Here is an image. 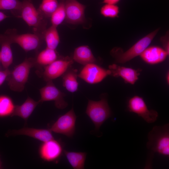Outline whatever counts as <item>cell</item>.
Instances as JSON below:
<instances>
[{
	"mask_svg": "<svg viewBox=\"0 0 169 169\" xmlns=\"http://www.w3.org/2000/svg\"><path fill=\"white\" fill-rule=\"evenodd\" d=\"M77 70L69 68L63 74V85L69 91L73 93L78 89Z\"/></svg>",
	"mask_w": 169,
	"mask_h": 169,
	"instance_id": "cell-20",
	"label": "cell"
},
{
	"mask_svg": "<svg viewBox=\"0 0 169 169\" xmlns=\"http://www.w3.org/2000/svg\"><path fill=\"white\" fill-rule=\"evenodd\" d=\"M22 5V2L18 0H0V10L17 11L19 13V16Z\"/></svg>",
	"mask_w": 169,
	"mask_h": 169,
	"instance_id": "cell-27",
	"label": "cell"
},
{
	"mask_svg": "<svg viewBox=\"0 0 169 169\" xmlns=\"http://www.w3.org/2000/svg\"><path fill=\"white\" fill-rule=\"evenodd\" d=\"M168 55L163 49L157 46H151L147 48L140 56L145 62L154 64L162 62Z\"/></svg>",
	"mask_w": 169,
	"mask_h": 169,
	"instance_id": "cell-16",
	"label": "cell"
},
{
	"mask_svg": "<svg viewBox=\"0 0 169 169\" xmlns=\"http://www.w3.org/2000/svg\"><path fill=\"white\" fill-rule=\"evenodd\" d=\"M72 59L76 62L84 65L95 63L96 62L91 49L87 45L81 46L75 48Z\"/></svg>",
	"mask_w": 169,
	"mask_h": 169,
	"instance_id": "cell-18",
	"label": "cell"
},
{
	"mask_svg": "<svg viewBox=\"0 0 169 169\" xmlns=\"http://www.w3.org/2000/svg\"><path fill=\"white\" fill-rule=\"evenodd\" d=\"M1 62V55H0V62Z\"/></svg>",
	"mask_w": 169,
	"mask_h": 169,
	"instance_id": "cell-35",
	"label": "cell"
},
{
	"mask_svg": "<svg viewBox=\"0 0 169 169\" xmlns=\"http://www.w3.org/2000/svg\"><path fill=\"white\" fill-rule=\"evenodd\" d=\"M2 168V163L1 161V160L0 159V169H1Z\"/></svg>",
	"mask_w": 169,
	"mask_h": 169,
	"instance_id": "cell-34",
	"label": "cell"
},
{
	"mask_svg": "<svg viewBox=\"0 0 169 169\" xmlns=\"http://www.w3.org/2000/svg\"><path fill=\"white\" fill-rule=\"evenodd\" d=\"M36 65L35 59L30 58L16 66L7 79L10 89L14 91H22L28 80L31 69Z\"/></svg>",
	"mask_w": 169,
	"mask_h": 169,
	"instance_id": "cell-3",
	"label": "cell"
},
{
	"mask_svg": "<svg viewBox=\"0 0 169 169\" xmlns=\"http://www.w3.org/2000/svg\"><path fill=\"white\" fill-rule=\"evenodd\" d=\"M19 17L28 26L33 28L35 33L44 38L47 24L46 18L36 9L30 0H23L22 2Z\"/></svg>",
	"mask_w": 169,
	"mask_h": 169,
	"instance_id": "cell-4",
	"label": "cell"
},
{
	"mask_svg": "<svg viewBox=\"0 0 169 169\" xmlns=\"http://www.w3.org/2000/svg\"><path fill=\"white\" fill-rule=\"evenodd\" d=\"M57 28L52 25L45 30L44 35L46 47L55 50L60 42L59 35Z\"/></svg>",
	"mask_w": 169,
	"mask_h": 169,
	"instance_id": "cell-23",
	"label": "cell"
},
{
	"mask_svg": "<svg viewBox=\"0 0 169 169\" xmlns=\"http://www.w3.org/2000/svg\"><path fill=\"white\" fill-rule=\"evenodd\" d=\"M110 75L109 69L106 70L95 63H90L84 65L78 77L89 84H95L101 82Z\"/></svg>",
	"mask_w": 169,
	"mask_h": 169,
	"instance_id": "cell-12",
	"label": "cell"
},
{
	"mask_svg": "<svg viewBox=\"0 0 169 169\" xmlns=\"http://www.w3.org/2000/svg\"><path fill=\"white\" fill-rule=\"evenodd\" d=\"M63 151L61 143L54 139L43 142L39 149L41 158L48 162H57L61 156Z\"/></svg>",
	"mask_w": 169,
	"mask_h": 169,
	"instance_id": "cell-13",
	"label": "cell"
},
{
	"mask_svg": "<svg viewBox=\"0 0 169 169\" xmlns=\"http://www.w3.org/2000/svg\"><path fill=\"white\" fill-rule=\"evenodd\" d=\"M166 77V80L167 82V84H169V72L167 73Z\"/></svg>",
	"mask_w": 169,
	"mask_h": 169,
	"instance_id": "cell-33",
	"label": "cell"
},
{
	"mask_svg": "<svg viewBox=\"0 0 169 169\" xmlns=\"http://www.w3.org/2000/svg\"><path fill=\"white\" fill-rule=\"evenodd\" d=\"M11 72L8 68L4 69L3 70H0V86L7 79Z\"/></svg>",
	"mask_w": 169,
	"mask_h": 169,
	"instance_id": "cell-30",
	"label": "cell"
},
{
	"mask_svg": "<svg viewBox=\"0 0 169 169\" xmlns=\"http://www.w3.org/2000/svg\"><path fill=\"white\" fill-rule=\"evenodd\" d=\"M86 113L94 124L96 130L112 115L107 100L105 98L98 101L89 100Z\"/></svg>",
	"mask_w": 169,
	"mask_h": 169,
	"instance_id": "cell-5",
	"label": "cell"
},
{
	"mask_svg": "<svg viewBox=\"0 0 169 169\" xmlns=\"http://www.w3.org/2000/svg\"><path fill=\"white\" fill-rule=\"evenodd\" d=\"M74 63L69 56L62 57L44 66L42 75L46 81L52 80L63 75Z\"/></svg>",
	"mask_w": 169,
	"mask_h": 169,
	"instance_id": "cell-9",
	"label": "cell"
},
{
	"mask_svg": "<svg viewBox=\"0 0 169 169\" xmlns=\"http://www.w3.org/2000/svg\"><path fill=\"white\" fill-rule=\"evenodd\" d=\"M8 17V16L0 11V22L2 21Z\"/></svg>",
	"mask_w": 169,
	"mask_h": 169,
	"instance_id": "cell-32",
	"label": "cell"
},
{
	"mask_svg": "<svg viewBox=\"0 0 169 169\" xmlns=\"http://www.w3.org/2000/svg\"><path fill=\"white\" fill-rule=\"evenodd\" d=\"M47 82L46 85L39 90L40 95L39 102L54 101L55 105L57 108L63 109L66 108L68 104L64 99L65 94L55 85L52 80Z\"/></svg>",
	"mask_w": 169,
	"mask_h": 169,
	"instance_id": "cell-10",
	"label": "cell"
},
{
	"mask_svg": "<svg viewBox=\"0 0 169 169\" xmlns=\"http://www.w3.org/2000/svg\"><path fill=\"white\" fill-rule=\"evenodd\" d=\"M58 59V55L55 50L46 47L38 54L35 59L36 64L44 67Z\"/></svg>",
	"mask_w": 169,
	"mask_h": 169,
	"instance_id": "cell-22",
	"label": "cell"
},
{
	"mask_svg": "<svg viewBox=\"0 0 169 169\" xmlns=\"http://www.w3.org/2000/svg\"><path fill=\"white\" fill-rule=\"evenodd\" d=\"M59 4L57 0H42L38 10L45 18L50 17Z\"/></svg>",
	"mask_w": 169,
	"mask_h": 169,
	"instance_id": "cell-26",
	"label": "cell"
},
{
	"mask_svg": "<svg viewBox=\"0 0 169 169\" xmlns=\"http://www.w3.org/2000/svg\"><path fill=\"white\" fill-rule=\"evenodd\" d=\"M64 152L69 163L73 168L83 169L84 168L86 153L64 151Z\"/></svg>",
	"mask_w": 169,
	"mask_h": 169,
	"instance_id": "cell-21",
	"label": "cell"
},
{
	"mask_svg": "<svg viewBox=\"0 0 169 169\" xmlns=\"http://www.w3.org/2000/svg\"><path fill=\"white\" fill-rule=\"evenodd\" d=\"M65 20L73 24H82L85 20V6L77 0H65Z\"/></svg>",
	"mask_w": 169,
	"mask_h": 169,
	"instance_id": "cell-11",
	"label": "cell"
},
{
	"mask_svg": "<svg viewBox=\"0 0 169 169\" xmlns=\"http://www.w3.org/2000/svg\"><path fill=\"white\" fill-rule=\"evenodd\" d=\"M147 148L152 153L169 156V124L155 126L148 134Z\"/></svg>",
	"mask_w": 169,
	"mask_h": 169,
	"instance_id": "cell-1",
	"label": "cell"
},
{
	"mask_svg": "<svg viewBox=\"0 0 169 169\" xmlns=\"http://www.w3.org/2000/svg\"><path fill=\"white\" fill-rule=\"evenodd\" d=\"M159 29L157 28L143 37L125 52L120 48H114L110 51L111 55L118 63H124L129 61L140 55L148 47Z\"/></svg>",
	"mask_w": 169,
	"mask_h": 169,
	"instance_id": "cell-2",
	"label": "cell"
},
{
	"mask_svg": "<svg viewBox=\"0 0 169 169\" xmlns=\"http://www.w3.org/2000/svg\"><path fill=\"white\" fill-rule=\"evenodd\" d=\"M119 8L116 5L105 4L100 8V14L106 18H115L118 17Z\"/></svg>",
	"mask_w": 169,
	"mask_h": 169,
	"instance_id": "cell-28",
	"label": "cell"
},
{
	"mask_svg": "<svg viewBox=\"0 0 169 169\" xmlns=\"http://www.w3.org/2000/svg\"><path fill=\"white\" fill-rule=\"evenodd\" d=\"M12 44L0 34L1 62L4 69L8 68L13 62V55L11 45Z\"/></svg>",
	"mask_w": 169,
	"mask_h": 169,
	"instance_id": "cell-19",
	"label": "cell"
},
{
	"mask_svg": "<svg viewBox=\"0 0 169 169\" xmlns=\"http://www.w3.org/2000/svg\"><path fill=\"white\" fill-rule=\"evenodd\" d=\"M12 44L16 43L26 52L38 49L40 45L41 38L35 33L18 34L14 29H8L3 34Z\"/></svg>",
	"mask_w": 169,
	"mask_h": 169,
	"instance_id": "cell-6",
	"label": "cell"
},
{
	"mask_svg": "<svg viewBox=\"0 0 169 169\" xmlns=\"http://www.w3.org/2000/svg\"><path fill=\"white\" fill-rule=\"evenodd\" d=\"M169 33L167 32L166 34L161 37L160 40L163 47V49L169 54Z\"/></svg>",
	"mask_w": 169,
	"mask_h": 169,
	"instance_id": "cell-29",
	"label": "cell"
},
{
	"mask_svg": "<svg viewBox=\"0 0 169 169\" xmlns=\"http://www.w3.org/2000/svg\"><path fill=\"white\" fill-rule=\"evenodd\" d=\"M127 108L131 112L137 114L148 123L155 122L158 117V113L154 110H150L143 99L136 95L130 98L127 103Z\"/></svg>",
	"mask_w": 169,
	"mask_h": 169,
	"instance_id": "cell-7",
	"label": "cell"
},
{
	"mask_svg": "<svg viewBox=\"0 0 169 169\" xmlns=\"http://www.w3.org/2000/svg\"><path fill=\"white\" fill-rule=\"evenodd\" d=\"M15 106L10 97L6 95H0V117L11 116Z\"/></svg>",
	"mask_w": 169,
	"mask_h": 169,
	"instance_id": "cell-24",
	"label": "cell"
},
{
	"mask_svg": "<svg viewBox=\"0 0 169 169\" xmlns=\"http://www.w3.org/2000/svg\"><path fill=\"white\" fill-rule=\"evenodd\" d=\"M9 133L12 135L28 136L43 142L54 139L52 131L49 129L24 127L11 131Z\"/></svg>",
	"mask_w": 169,
	"mask_h": 169,
	"instance_id": "cell-15",
	"label": "cell"
},
{
	"mask_svg": "<svg viewBox=\"0 0 169 169\" xmlns=\"http://www.w3.org/2000/svg\"><path fill=\"white\" fill-rule=\"evenodd\" d=\"M110 75L115 77H120L125 81L132 84L135 83L138 79L140 71L131 68L120 66L116 64L109 66Z\"/></svg>",
	"mask_w": 169,
	"mask_h": 169,
	"instance_id": "cell-14",
	"label": "cell"
},
{
	"mask_svg": "<svg viewBox=\"0 0 169 169\" xmlns=\"http://www.w3.org/2000/svg\"><path fill=\"white\" fill-rule=\"evenodd\" d=\"M76 116L73 108L59 117L49 129L52 132L72 137L75 130Z\"/></svg>",
	"mask_w": 169,
	"mask_h": 169,
	"instance_id": "cell-8",
	"label": "cell"
},
{
	"mask_svg": "<svg viewBox=\"0 0 169 169\" xmlns=\"http://www.w3.org/2000/svg\"><path fill=\"white\" fill-rule=\"evenodd\" d=\"M64 1L65 0H61L58 7L50 17L52 25L56 27L65 19Z\"/></svg>",
	"mask_w": 169,
	"mask_h": 169,
	"instance_id": "cell-25",
	"label": "cell"
},
{
	"mask_svg": "<svg viewBox=\"0 0 169 169\" xmlns=\"http://www.w3.org/2000/svg\"><path fill=\"white\" fill-rule=\"evenodd\" d=\"M39 103L28 97L22 105H15L11 116H18L27 120Z\"/></svg>",
	"mask_w": 169,
	"mask_h": 169,
	"instance_id": "cell-17",
	"label": "cell"
},
{
	"mask_svg": "<svg viewBox=\"0 0 169 169\" xmlns=\"http://www.w3.org/2000/svg\"><path fill=\"white\" fill-rule=\"evenodd\" d=\"M120 0H103L102 3L105 4L116 5Z\"/></svg>",
	"mask_w": 169,
	"mask_h": 169,
	"instance_id": "cell-31",
	"label": "cell"
}]
</instances>
